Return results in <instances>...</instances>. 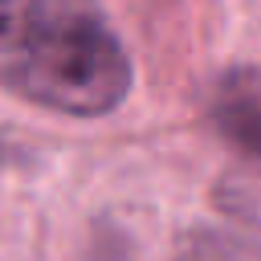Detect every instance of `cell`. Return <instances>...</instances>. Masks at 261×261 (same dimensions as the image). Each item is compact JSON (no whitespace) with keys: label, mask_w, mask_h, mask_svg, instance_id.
<instances>
[{"label":"cell","mask_w":261,"mask_h":261,"mask_svg":"<svg viewBox=\"0 0 261 261\" xmlns=\"http://www.w3.org/2000/svg\"><path fill=\"white\" fill-rule=\"evenodd\" d=\"M0 86L29 106L102 118L135 86V65L98 0H0Z\"/></svg>","instance_id":"obj_1"},{"label":"cell","mask_w":261,"mask_h":261,"mask_svg":"<svg viewBox=\"0 0 261 261\" xmlns=\"http://www.w3.org/2000/svg\"><path fill=\"white\" fill-rule=\"evenodd\" d=\"M208 126L245 159L261 163V69L237 65L224 69L204 102Z\"/></svg>","instance_id":"obj_2"}]
</instances>
